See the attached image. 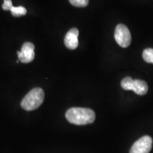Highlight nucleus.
I'll return each instance as SVG.
<instances>
[{"mask_svg": "<svg viewBox=\"0 0 153 153\" xmlns=\"http://www.w3.org/2000/svg\"><path fill=\"white\" fill-rule=\"evenodd\" d=\"M65 116L70 123L77 126H84L92 123L96 115L93 110L87 108L74 107L68 110Z\"/></svg>", "mask_w": 153, "mask_h": 153, "instance_id": "1", "label": "nucleus"}, {"mask_svg": "<svg viewBox=\"0 0 153 153\" xmlns=\"http://www.w3.org/2000/svg\"><path fill=\"white\" fill-rule=\"evenodd\" d=\"M44 100V91L41 88H34L24 97L21 106L26 111H33L38 108Z\"/></svg>", "mask_w": 153, "mask_h": 153, "instance_id": "2", "label": "nucleus"}, {"mask_svg": "<svg viewBox=\"0 0 153 153\" xmlns=\"http://www.w3.org/2000/svg\"><path fill=\"white\" fill-rule=\"evenodd\" d=\"M124 90H132L137 95H145L148 91V86L141 79H133L131 76H126L120 83Z\"/></svg>", "mask_w": 153, "mask_h": 153, "instance_id": "3", "label": "nucleus"}, {"mask_svg": "<svg viewBox=\"0 0 153 153\" xmlns=\"http://www.w3.org/2000/svg\"><path fill=\"white\" fill-rule=\"evenodd\" d=\"M114 38L116 43L122 48H127L131 45V35L127 26L124 24H118L116 27Z\"/></svg>", "mask_w": 153, "mask_h": 153, "instance_id": "4", "label": "nucleus"}, {"mask_svg": "<svg viewBox=\"0 0 153 153\" xmlns=\"http://www.w3.org/2000/svg\"><path fill=\"white\" fill-rule=\"evenodd\" d=\"M152 146V139L149 135L140 137L131 147L130 153H149Z\"/></svg>", "mask_w": 153, "mask_h": 153, "instance_id": "5", "label": "nucleus"}, {"mask_svg": "<svg viewBox=\"0 0 153 153\" xmlns=\"http://www.w3.org/2000/svg\"><path fill=\"white\" fill-rule=\"evenodd\" d=\"M34 49L35 46L32 43L30 42L24 43L21 51L17 52L19 60L23 63H28L33 61L35 57Z\"/></svg>", "mask_w": 153, "mask_h": 153, "instance_id": "6", "label": "nucleus"}, {"mask_svg": "<svg viewBox=\"0 0 153 153\" xmlns=\"http://www.w3.org/2000/svg\"><path fill=\"white\" fill-rule=\"evenodd\" d=\"M78 36H79V30L76 28H72L68 32L65 37L64 43L68 49L74 50L77 48L79 43Z\"/></svg>", "mask_w": 153, "mask_h": 153, "instance_id": "7", "label": "nucleus"}, {"mask_svg": "<svg viewBox=\"0 0 153 153\" xmlns=\"http://www.w3.org/2000/svg\"><path fill=\"white\" fill-rule=\"evenodd\" d=\"M10 11L12 16L15 17L24 16L27 13V10L24 7H13Z\"/></svg>", "mask_w": 153, "mask_h": 153, "instance_id": "8", "label": "nucleus"}, {"mask_svg": "<svg viewBox=\"0 0 153 153\" xmlns=\"http://www.w3.org/2000/svg\"><path fill=\"white\" fill-rule=\"evenodd\" d=\"M143 58L146 62L153 64V49L146 48L143 52Z\"/></svg>", "mask_w": 153, "mask_h": 153, "instance_id": "9", "label": "nucleus"}, {"mask_svg": "<svg viewBox=\"0 0 153 153\" xmlns=\"http://www.w3.org/2000/svg\"><path fill=\"white\" fill-rule=\"evenodd\" d=\"M72 5L76 7H85L89 4V0H69Z\"/></svg>", "mask_w": 153, "mask_h": 153, "instance_id": "10", "label": "nucleus"}, {"mask_svg": "<svg viewBox=\"0 0 153 153\" xmlns=\"http://www.w3.org/2000/svg\"><path fill=\"white\" fill-rule=\"evenodd\" d=\"M13 7L12 1L11 0H4L2 4V9L5 11L11 10V9Z\"/></svg>", "mask_w": 153, "mask_h": 153, "instance_id": "11", "label": "nucleus"}]
</instances>
